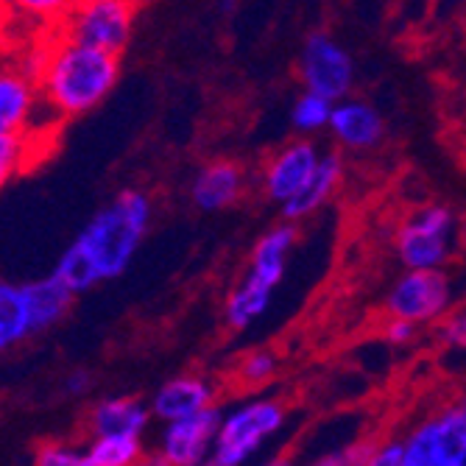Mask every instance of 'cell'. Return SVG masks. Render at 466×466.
Segmentation results:
<instances>
[{"label":"cell","instance_id":"6da1fadb","mask_svg":"<svg viewBox=\"0 0 466 466\" xmlns=\"http://www.w3.org/2000/svg\"><path fill=\"white\" fill-rule=\"evenodd\" d=\"M148 221L151 204L140 190L117 193L70 243L54 274L73 293L90 290L101 279L120 277L140 248Z\"/></svg>","mask_w":466,"mask_h":466},{"label":"cell","instance_id":"7a4b0ae2","mask_svg":"<svg viewBox=\"0 0 466 466\" xmlns=\"http://www.w3.org/2000/svg\"><path fill=\"white\" fill-rule=\"evenodd\" d=\"M120 59L73 42L62 34L39 59V93L59 115H84L98 106L117 84Z\"/></svg>","mask_w":466,"mask_h":466},{"label":"cell","instance_id":"3957f363","mask_svg":"<svg viewBox=\"0 0 466 466\" xmlns=\"http://www.w3.org/2000/svg\"><path fill=\"white\" fill-rule=\"evenodd\" d=\"M455 243V216L444 204L419 207L397 232V254L405 271H444Z\"/></svg>","mask_w":466,"mask_h":466},{"label":"cell","instance_id":"277c9868","mask_svg":"<svg viewBox=\"0 0 466 466\" xmlns=\"http://www.w3.org/2000/svg\"><path fill=\"white\" fill-rule=\"evenodd\" d=\"M285 421V408L277 400H251L224 413L221 431L216 439L213 458L221 466H243L254 452L271 439Z\"/></svg>","mask_w":466,"mask_h":466},{"label":"cell","instance_id":"5b68a950","mask_svg":"<svg viewBox=\"0 0 466 466\" xmlns=\"http://www.w3.org/2000/svg\"><path fill=\"white\" fill-rule=\"evenodd\" d=\"M135 6L123 0H87V4H73L65 17V36L81 46L120 54L132 36Z\"/></svg>","mask_w":466,"mask_h":466},{"label":"cell","instance_id":"8992f818","mask_svg":"<svg viewBox=\"0 0 466 466\" xmlns=\"http://www.w3.org/2000/svg\"><path fill=\"white\" fill-rule=\"evenodd\" d=\"M452 282L444 271H405L386 296L389 319L413 327L441 321L452 308Z\"/></svg>","mask_w":466,"mask_h":466},{"label":"cell","instance_id":"52a82bcc","mask_svg":"<svg viewBox=\"0 0 466 466\" xmlns=\"http://www.w3.org/2000/svg\"><path fill=\"white\" fill-rule=\"evenodd\" d=\"M299 73H302L305 93L341 104L352 90L355 65L352 56L329 34L316 31L305 39V48L299 56Z\"/></svg>","mask_w":466,"mask_h":466},{"label":"cell","instance_id":"ba28073f","mask_svg":"<svg viewBox=\"0 0 466 466\" xmlns=\"http://www.w3.org/2000/svg\"><path fill=\"white\" fill-rule=\"evenodd\" d=\"M221 421L224 413L218 408H209L198 416L165 425L157 452H162L174 466H201L216 452Z\"/></svg>","mask_w":466,"mask_h":466},{"label":"cell","instance_id":"9c48e42d","mask_svg":"<svg viewBox=\"0 0 466 466\" xmlns=\"http://www.w3.org/2000/svg\"><path fill=\"white\" fill-rule=\"evenodd\" d=\"M319 162H321V154H319L316 143H310V140L288 143L282 151H277L268 159L266 171H263L266 196L271 201H277L279 207H285L290 198L302 193V187L316 174Z\"/></svg>","mask_w":466,"mask_h":466},{"label":"cell","instance_id":"30bf717a","mask_svg":"<svg viewBox=\"0 0 466 466\" xmlns=\"http://www.w3.org/2000/svg\"><path fill=\"white\" fill-rule=\"evenodd\" d=\"M213 386L207 383L198 374H179L174 380H167L157 389L151 397V416L165 421V425H174V421L198 416L204 410L213 408Z\"/></svg>","mask_w":466,"mask_h":466},{"label":"cell","instance_id":"8fae6325","mask_svg":"<svg viewBox=\"0 0 466 466\" xmlns=\"http://www.w3.org/2000/svg\"><path fill=\"white\" fill-rule=\"evenodd\" d=\"M151 419V408L135 397L101 400L90 410L93 439H143Z\"/></svg>","mask_w":466,"mask_h":466},{"label":"cell","instance_id":"7c38bea8","mask_svg":"<svg viewBox=\"0 0 466 466\" xmlns=\"http://www.w3.org/2000/svg\"><path fill=\"white\" fill-rule=\"evenodd\" d=\"M329 132L347 148H358V151L374 148L380 140H383V117H380V112L374 106L347 98L341 104H335Z\"/></svg>","mask_w":466,"mask_h":466},{"label":"cell","instance_id":"4fadbf2b","mask_svg":"<svg viewBox=\"0 0 466 466\" xmlns=\"http://www.w3.org/2000/svg\"><path fill=\"white\" fill-rule=\"evenodd\" d=\"M293 238H296V229L293 224H279L274 229H268L258 246L251 251V263H248V271H246V282L258 285L268 293L277 290L282 274H285V258L293 246Z\"/></svg>","mask_w":466,"mask_h":466},{"label":"cell","instance_id":"5bb4252c","mask_svg":"<svg viewBox=\"0 0 466 466\" xmlns=\"http://www.w3.org/2000/svg\"><path fill=\"white\" fill-rule=\"evenodd\" d=\"M20 290H23L28 319H31V335L54 327L70 310V305L76 299V293L56 274L25 282V285H20Z\"/></svg>","mask_w":466,"mask_h":466},{"label":"cell","instance_id":"9a60e30c","mask_svg":"<svg viewBox=\"0 0 466 466\" xmlns=\"http://www.w3.org/2000/svg\"><path fill=\"white\" fill-rule=\"evenodd\" d=\"M243 193V171L235 162H213L198 171L190 196L193 204L204 213H216L229 204H235Z\"/></svg>","mask_w":466,"mask_h":466},{"label":"cell","instance_id":"2e32d148","mask_svg":"<svg viewBox=\"0 0 466 466\" xmlns=\"http://www.w3.org/2000/svg\"><path fill=\"white\" fill-rule=\"evenodd\" d=\"M341 174H344L341 157H338V154L321 157V162H319V167H316V174H313L310 182L302 187V193L296 196V198H290V201L282 207V218H288V221H299V218L313 216L319 207H324V204L332 198L338 182H341Z\"/></svg>","mask_w":466,"mask_h":466},{"label":"cell","instance_id":"e0dca14e","mask_svg":"<svg viewBox=\"0 0 466 466\" xmlns=\"http://www.w3.org/2000/svg\"><path fill=\"white\" fill-rule=\"evenodd\" d=\"M34 81L17 70L0 78V132H23L25 120L34 112Z\"/></svg>","mask_w":466,"mask_h":466},{"label":"cell","instance_id":"ac0fdd59","mask_svg":"<svg viewBox=\"0 0 466 466\" xmlns=\"http://www.w3.org/2000/svg\"><path fill=\"white\" fill-rule=\"evenodd\" d=\"M31 338V319L20 285H0V347L9 350Z\"/></svg>","mask_w":466,"mask_h":466},{"label":"cell","instance_id":"d6986e66","mask_svg":"<svg viewBox=\"0 0 466 466\" xmlns=\"http://www.w3.org/2000/svg\"><path fill=\"white\" fill-rule=\"evenodd\" d=\"M436 419V444L444 466H466V416L461 408H447Z\"/></svg>","mask_w":466,"mask_h":466},{"label":"cell","instance_id":"ffe728a7","mask_svg":"<svg viewBox=\"0 0 466 466\" xmlns=\"http://www.w3.org/2000/svg\"><path fill=\"white\" fill-rule=\"evenodd\" d=\"M140 439H93L84 450L87 466H137L143 461Z\"/></svg>","mask_w":466,"mask_h":466},{"label":"cell","instance_id":"44dd1931","mask_svg":"<svg viewBox=\"0 0 466 466\" xmlns=\"http://www.w3.org/2000/svg\"><path fill=\"white\" fill-rule=\"evenodd\" d=\"M402 466H444L436 444V419H425L402 439Z\"/></svg>","mask_w":466,"mask_h":466},{"label":"cell","instance_id":"7402d4cb","mask_svg":"<svg viewBox=\"0 0 466 466\" xmlns=\"http://www.w3.org/2000/svg\"><path fill=\"white\" fill-rule=\"evenodd\" d=\"M332 109H335L332 101L313 96V93H302L293 101V109H290L293 129L302 132V135H313V132L327 129L329 120H332Z\"/></svg>","mask_w":466,"mask_h":466},{"label":"cell","instance_id":"603a6c76","mask_svg":"<svg viewBox=\"0 0 466 466\" xmlns=\"http://www.w3.org/2000/svg\"><path fill=\"white\" fill-rule=\"evenodd\" d=\"M277 374V358L268 350H254L240 360L238 377L243 380L246 386H263Z\"/></svg>","mask_w":466,"mask_h":466},{"label":"cell","instance_id":"cb8c5ba5","mask_svg":"<svg viewBox=\"0 0 466 466\" xmlns=\"http://www.w3.org/2000/svg\"><path fill=\"white\" fill-rule=\"evenodd\" d=\"M25 157V137L23 132H0V179L9 182Z\"/></svg>","mask_w":466,"mask_h":466},{"label":"cell","instance_id":"d4e9b609","mask_svg":"<svg viewBox=\"0 0 466 466\" xmlns=\"http://www.w3.org/2000/svg\"><path fill=\"white\" fill-rule=\"evenodd\" d=\"M34 466H87L84 463V450L59 444V441H48L36 450Z\"/></svg>","mask_w":466,"mask_h":466},{"label":"cell","instance_id":"484cf974","mask_svg":"<svg viewBox=\"0 0 466 466\" xmlns=\"http://www.w3.org/2000/svg\"><path fill=\"white\" fill-rule=\"evenodd\" d=\"M439 338L450 350H466V305L450 310L439 321Z\"/></svg>","mask_w":466,"mask_h":466},{"label":"cell","instance_id":"4316f807","mask_svg":"<svg viewBox=\"0 0 466 466\" xmlns=\"http://www.w3.org/2000/svg\"><path fill=\"white\" fill-rule=\"evenodd\" d=\"M363 466H402V441H386Z\"/></svg>","mask_w":466,"mask_h":466},{"label":"cell","instance_id":"83f0119b","mask_svg":"<svg viewBox=\"0 0 466 466\" xmlns=\"http://www.w3.org/2000/svg\"><path fill=\"white\" fill-rule=\"evenodd\" d=\"M383 335H386V341H389V344L405 347V344H410V341H413L416 327H413V324H408V321H400V319H389V324H386Z\"/></svg>","mask_w":466,"mask_h":466},{"label":"cell","instance_id":"f1b7e54d","mask_svg":"<svg viewBox=\"0 0 466 466\" xmlns=\"http://www.w3.org/2000/svg\"><path fill=\"white\" fill-rule=\"evenodd\" d=\"M90 374L87 371H73V374H67V380H65V391L70 394V397H81V394H87L90 391Z\"/></svg>","mask_w":466,"mask_h":466},{"label":"cell","instance_id":"f546056e","mask_svg":"<svg viewBox=\"0 0 466 466\" xmlns=\"http://www.w3.org/2000/svg\"><path fill=\"white\" fill-rule=\"evenodd\" d=\"M310 466H350V461H347L344 450H335V452H327V455L316 458Z\"/></svg>","mask_w":466,"mask_h":466},{"label":"cell","instance_id":"4dcf8cb0","mask_svg":"<svg viewBox=\"0 0 466 466\" xmlns=\"http://www.w3.org/2000/svg\"><path fill=\"white\" fill-rule=\"evenodd\" d=\"M137 466H174V463L167 461L162 452H148V455H143V461Z\"/></svg>","mask_w":466,"mask_h":466},{"label":"cell","instance_id":"1f68e13d","mask_svg":"<svg viewBox=\"0 0 466 466\" xmlns=\"http://www.w3.org/2000/svg\"><path fill=\"white\" fill-rule=\"evenodd\" d=\"M263 466H290L285 458H274V461H268V463H263Z\"/></svg>","mask_w":466,"mask_h":466},{"label":"cell","instance_id":"d6a6232c","mask_svg":"<svg viewBox=\"0 0 466 466\" xmlns=\"http://www.w3.org/2000/svg\"><path fill=\"white\" fill-rule=\"evenodd\" d=\"M201 466H221V463H218L216 458H209V461H207V463H201Z\"/></svg>","mask_w":466,"mask_h":466},{"label":"cell","instance_id":"836d02e7","mask_svg":"<svg viewBox=\"0 0 466 466\" xmlns=\"http://www.w3.org/2000/svg\"><path fill=\"white\" fill-rule=\"evenodd\" d=\"M461 238H463V243H466V221H463V227H461Z\"/></svg>","mask_w":466,"mask_h":466},{"label":"cell","instance_id":"e575fe53","mask_svg":"<svg viewBox=\"0 0 466 466\" xmlns=\"http://www.w3.org/2000/svg\"><path fill=\"white\" fill-rule=\"evenodd\" d=\"M458 408H461V410H463V416H466V397H463V402H461Z\"/></svg>","mask_w":466,"mask_h":466}]
</instances>
